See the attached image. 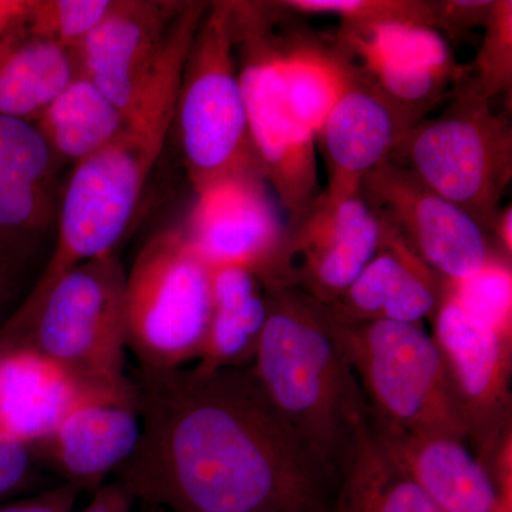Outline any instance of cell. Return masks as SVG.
Instances as JSON below:
<instances>
[{
    "label": "cell",
    "mask_w": 512,
    "mask_h": 512,
    "mask_svg": "<svg viewBox=\"0 0 512 512\" xmlns=\"http://www.w3.org/2000/svg\"><path fill=\"white\" fill-rule=\"evenodd\" d=\"M140 443L116 471L167 512H329L335 477L276 412L252 367L138 370Z\"/></svg>",
    "instance_id": "obj_1"
},
{
    "label": "cell",
    "mask_w": 512,
    "mask_h": 512,
    "mask_svg": "<svg viewBox=\"0 0 512 512\" xmlns=\"http://www.w3.org/2000/svg\"><path fill=\"white\" fill-rule=\"evenodd\" d=\"M265 291L268 319L252 372L276 412L336 477L365 396L328 306L292 288Z\"/></svg>",
    "instance_id": "obj_2"
},
{
    "label": "cell",
    "mask_w": 512,
    "mask_h": 512,
    "mask_svg": "<svg viewBox=\"0 0 512 512\" xmlns=\"http://www.w3.org/2000/svg\"><path fill=\"white\" fill-rule=\"evenodd\" d=\"M171 128L168 119L134 121L106 147L74 165L57 207L55 251L19 309L36 306L77 265L116 254Z\"/></svg>",
    "instance_id": "obj_3"
},
{
    "label": "cell",
    "mask_w": 512,
    "mask_h": 512,
    "mask_svg": "<svg viewBox=\"0 0 512 512\" xmlns=\"http://www.w3.org/2000/svg\"><path fill=\"white\" fill-rule=\"evenodd\" d=\"M126 275L116 254L77 265L32 309H18L0 329V339L25 343L82 386L121 379L126 376Z\"/></svg>",
    "instance_id": "obj_4"
},
{
    "label": "cell",
    "mask_w": 512,
    "mask_h": 512,
    "mask_svg": "<svg viewBox=\"0 0 512 512\" xmlns=\"http://www.w3.org/2000/svg\"><path fill=\"white\" fill-rule=\"evenodd\" d=\"M212 313V269L181 227L153 235L126 275L127 349L140 369L200 359Z\"/></svg>",
    "instance_id": "obj_5"
},
{
    "label": "cell",
    "mask_w": 512,
    "mask_h": 512,
    "mask_svg": "<svg viewBox=\"0 0 512 512\" xmlns=\"http://www.w3.org/2000/svg\"><path fill=\"white\" fill-rule=\"evenodd\" d=\"M174 121L194 191L258 168L239 82L232 2L208 5L185 62Z\"/></svg>",
    "instance_id": "obj_6"
},
{
    "label": "cell",
    "mask_w": 512,
    "mask_h": 512,
    "mask_svg": "<svg viewBox=\"0 0 512 512\" xmlns=\"http://www.w3.org/2000/svg\"><path fill=\"white\" fill-rule=\"evenodd\" d=\"M335 322L373 419L407 433L467 441L439 349L423 326Z\"/></svg>",
    "instance_id": "obj_7"
},
{
    "label": "cell",
    "mask_w": 512,
    "mask_h": 512,
    "mask_svg": "<svg viewBox=\"0 0 512 512\" xmlns=\"http://www.w3.org/2000/svg\"><path fill=\"white\" fill-rule=\"evenodd\" d=\"M410 171L484 229L497 227L512 178V131L474 84L463 87L437 119L404 134Z\"/></svg>",
    "instance_id": "obj_8"
},
{
    "label": "cell",
    "mask_w": 512,
    "mask_h": 512,
    "mask_svg": "<svg viewBox=\"0 0 512 512\" xmlns=\"http://www.w3.org/2000/svg\"><path fill=\"white\" fill-rule=\"evenodd\" d=\"M232 18L256 165L292 221L302 220L318 192L316 137L289 109L279 66L281 46L272 35L265 6L232 2Z\"/></svg>",
    "instance_id": "obj_9"
},
{
    "label": "cell",
    "mask_w": 512,
    "mask_h": 512,
    "mask_svg": "<svg viewBox=\"0 0 512 512\" xmlns=\"http://www.w3.org/2000/svg\"><path fill=\"white\" fill-rule=\"evenodd\" d=\"M433 338L451 393L476 457L490 470L491 461L511 440L512 332L495 329L471 315L444 286L431 316Z\"/></svg>",
    "instance_id": "obj_10"
},
{
    "label": "cell",
    "mask_w": 512,
    "mask_h": 512,
    "mask_svg": "<svg viewBox=\"0 0 512 512\" xmlns=\"http://www.w3.org/2000/svg\"><path fill=\"white\" fill-rule=\"evenodd\" d=\"M360 195L427 268L448 282L473 278L494 261L484 228L431 191L393 158L363 178Z\"/></svg>",
    "instance_id": "obj_11"
},
{
    "label": "cell",
    "mask_w": 512,
    "mask_h": 512,
    "mask_svg": "<svg viewBox=\"0 0 512 512\" xmlns=\"http://www.w3.org/2000/svg\"><path fill=\"white\" fill-rule=\"evenodd\" d=\"M301 221L262 284L330 306L383 248L389 229L360 194L335 205L316 201Z\"/></svg>",
    "instance_id": "obj_12"
},
{
    "label": "cell",
    "mask_w": 512,
    "mask_h": 512,
    "mask_svg": "<svg viewBox=\"0 0 512 512\" xmlns=\"http://www.w3.org/2000/svg\"><path fill=\"white\" fill-rule=\"evenodd\" d=\"M195 194L181 227L195 252L211 269L244 268L265 281L288 237L258 168L225 175Z\"/></svg>",
    "instance_id": "obj_13"
},
{
    "label": "cell",
    "mask_w": 512,
    "mask_h": 512,
    "mask_svg": "<svg viewBox=\"0 0 512 512\" xmlns=\"http://www.w3.org/2000/svg\"><path fill=\"white\" fill-rule=\"evenodd\" d=\"M141 431L137 384L123 376L84 386L56 430L33 451L43 470L63 483L96 491L133 456Z\"/></svg>",
    "instance_id": "obj_14"
},
{
    "label": "cell",
    "mask_w": 512,
    "mask_h": 512,
    "mask_svg": "<svg viewBox=\"0 0 512 512\" xmlns=\"http://www.w3.org/2000/svg\"><path fill=\"white\" fill-rule=\"evenodd\" d=\"M184 3L113 0L103 20L77 47L80 73L123 113H136L170 47Z\"/></svg>",
    "instance_id": "obj_15"
},
{
    "label": "cell",
    "mask_w": 512,
    "mask_h": 512,
    "mask_svg": "<svg viewBox=\"0 0 512 512\" xmlns=\"http://www.w3.org/2000/svg\"><path fill=\"white\" fill-rule=\"evenodd\" d=\"M59 165L33 121L0 116V254L19 271L56 222Z\"/></svg>",
    "instance_id": "obj_16"
},
{
    "label": "cell",
    "mask_w": 512,
    "mask_h": 512,
    "mask_svg": "<svg viewBox=\"0 0 512 512\" xmlns=\"http://www.w3.org/2000/svg\"><path fill=\"white\" fill-rule=\"evenodd\" d=\"M406 133L402 113L353 76L316 138L328 170V190L320 200L335 205L360 194L363 178L392 158Z\"/></svg>",
    "instance_id": "obj_17"
},
{
    "label": "cell",
    "mask_w": 512,
    "mask_h": 512,
    "mask_svg": "<svg viewBox=\"0 0 512 512\" xmlns=\"http://www.w3.org/2000/svg\"><path fill=\"white\" fill-rule=\"evenodd\" d=\"M343 40L375 77L376 89L400 113L426 106L458 76L446 40L427 26L384 23L343 30Z\"/></svg>",
    "instance_id": "obj_18"
},
{
    "label": "cell",
    "mask_w": 512,
    "mask_h": 512,
    "mask_svg": "<svg viewBox=\"0 0 512 512\" xmlns=\"http://www.w3.org/2000/svg\"><path fill=\"white\" fill-rule=\"evenodd\" d=\"M370 416V413H369ZM380 439L441 512H512L491 471L466 440L414 434L373 419Z\"/></svg>",
    "instance_id": "obj_19"
},
{
    "label": "cell",
    "mask_w": 512,
    "mask_h": 512,
    "mask_svg": "<svg viewBox=\"0 0 512 512\" xmlns=\"http://www.w3.org/2000/svg\"><path fill=\"white\" fill-rule=\"evenodd\" d=\"M383 248L332 305L342 323L376 320L421 325L439 308L446 281L427 268L406 242L387 227Z\"/></svg>",
    "instance_id": "obj_20"
},
{
    "label": "cell",
    "mask_w": 512,
    "mask_h": 512,
    "mask_svg": "<svg viewBox=\"0 0 512 512\" xmlns=\"http://www.w3.org/2000/svg\"><path fill=\"white\" fill-rule=\"evenodd\" d=\"M83 387L25 343L0 339V433L33 450L56 430Z\"/></svg>",
    "instance_id": "obj_21"
},
{
    "label": "cell",
    "mask_w": 512,
    "mask_h": 512,
    "mask_svg": "<svg viewBox=\"0 0 512 512\" xmlns=\"http://www.w3.org/2000/svg\"><path fill=\"white\" fill-rule=\"evenodd\" d=\"M338 477L329 512H441L380 439L367 403L353 417Z\"/></svg>",
    "instance_id": "obj_22"
},
{
    "label": "cell",
    "mask_w": 512,
    "mask_h": 512,
    "mask_svg": "<svg viewBox=\"0 0 512 512\" xmlns=\"http://www.w3.org/2000/svg\"><path fill=\"white\" fill-rule=\"evenodd\" d=\"M261 279L244 268L212 269V313L198 369H242L254 365L268 319Z\"/></svg>",
    "instance_id": "obj_23"
},
{
    "label": "cell",
    "mask_w": 512,
    "mask_h": 512,
    "mask_svg": "<svg viewBox=\"0 0 512 512\" xmlns=\"http://www.w3.org/2000/svg\"><path fill=\"white\" fill-rule=\"evenodd\" d=\"M80 73L76 50L16 30L0 39V116L35 121Z\"/></svg>",
    "instance_id": "obj_24"
},
{
    "label": "cell",
    "mask_w": 512,
    "mask_h": 512,
    "mask_svg": "<svg viewBox=\"0 0 512 512\" xmlns=\"http://www.w3.org/2000/svg\"><path fill=\"white\" fill-rule=\"evenodd\" d=\"M59 163L76 165L111 143L127 126L123 113L79 73L33 121Z\"/></svg>",
    "instance_id": "obj_25"
},
{
    "label": "cell",
    "mask_w": 512,
    "mask_h": 512,
    "mask_svg": "<svg viewBox=\"0 0 512 512\" xmlns=\"http://www.w3.org/2000/svg\"><path fill=\"white\" fill-rule=\"evenodd\" d=\"M279 66L289 109L318 138L353 74L336 57L313 46L281 47Z\"/></svg>",
    "instance_id": "obj_26"
},
{
    "label": "cell",
    "mask_w": 512,
    "mask_h": 512,
    "mask_svg": "<svg viewBox=\"0 0 512 512\" xmlns=\"http://www.w3.org/2000/svg\"><path fill=\"white\" fill-rule=\"evenodd\" d=\"M281 8L328 13L342 19L343 30H360L384 23H409L443 29L440 2L414 0H288Z\"/></svg>",
    "instance_id": "obj_27"
},
{
    "label": "cell",
    "mask_w": 512,
    "mask_h": 512,
    "mask_svg": "<svg viewBox=\"0 0 512 512\" xmlns=\"http://www.w3.org/2000/svg\"><path fill=\"white\" fill-rule=\"evenodd\" d=\"M113 0H32L25 29L64 49L76 50L109 12Z\"/></svg>",
    "instance_id": "obj_28"
},
{
    "label": "cell",
    "mask_w": 512,
    "mask_h": 512,
    "mask_svg": "<svg viewBox=\"0 0 512 512\" xmlns=\"http://www.w3.org/2000/svg\"><path fill=\"white\" fill-rule=\"evenodd\" d=\"M446 285L471 315L495 329L512 332V275L507 259L495 258L473 278L446 281Z\"/></svg>",
    "instance_id": "obj_29"
},
{
    "label": "cell",
    "mask_w": 512,
    "mask_h": 512,
    "mask_svg": "<svg viewBox=\"0 0 512 512\" xmlns=\"http://www.w3.org/2000/svg\"><path fill=\"white\" fill-rule=\"evenodd\" d=\"M484 26L487 30L474 62L477 77L473 84L485 99L491 100L498 94L511 90L512 2H494L490 18Z\"/></svg>",
    "instance_id": "obj_30"
},
{
    "label": "cell",
    "mask_w": 512,
    "mask_h": 512,
    "mask_svg": "<svg viewBox=\"0 0 512 512\" xmlns=\"http://www.w3.org/2000/svg\"><path fill=\"white\" fill-rule=\"evenodd\" d=\"M42 470L32 447L0 433V504L39 487Z\"/></svg>",
    "instance_id": "obj_31"
},
{
    "label": "cell",
    "mask_w": 512,
    "mask_h": 512,
    "mask_svg": "<svg viewBox=\"0 0 512 512\" xmlns=\"http://www.w3.org/2000/svg\"><path fill=\"white\" fill-rule=\"evenodd\" d=\"M80 493L74 485L62 483L33 497L0 504V512H74Z\"/></svg>",
    "instance_id": "obj_32"
},
{
    "label": "cell",
    "mask_w": 512,
    "mask_h": 512,
    "mask_svg": "<svg viewBox=\"0 0 512 512\" xmlns=\"http://www.w3.org/2000/svg\"><path fill=\"white\" fill-rule=\"evenodd\" d=\"M134 500L130 491L123 484L116 483L101 485L94 491L90 504L82 512H131Z\"/></svg>",
    "instance_id": "obj_33"
},
{
    "label": "cell",
    "mask_w": 512,
    "mask_h": 512,
    "mask_svg": "<svg viewBox=\"0 0 512 512\" xmlns=\"http://www.w3.org/2000/svg\"><path fill=\"white\" fill-rule=\"evenodd\" d=\"M30 2H0V39L25 28Z\"/></svg>",
    "instance_id": "obj_34"
},
{
    "label": "cell",
    "mask_w": 512,
    "mask_h": 512,
    "mask_svg": "<svg viewBox=\"0 0 512 512\" xmlns=\"http://www.w3.org/2000/svg\"><path fill=\"white\" fill-rule=\"evenodd\" d=\"M19 272V269L5 255L0 254V309L8 301L13 288V281H15Z\"/></svg>",
    "instance_id": "obj_35"
},
{
    "label": "cell",
    "mask_w": 512,
    "mask_h": 512,
    "mask_svg": "<svg viewBox=\"0 0 512 512\" xmlns=\"http://www.w3.org/2000/svg\"><path fill=\"white\" fill-rule=\"evenodd\" d=\"M495 231L500 235V242L504 248L505 258L510 259L512 254V207L511 204L498 217L497 227Z\"/></svg>",
    "instance_id": "obj_36"
},
{
    "label": "cell",
    "mask_w": 512,
    "mask_h": 512,
    "mask_svg": "<svg viewBox=\"0 0 512 512\" xmlns=\"http://www.w3.org/2000/svg\"><path fill=\"white\" fill-rule=\"evenodd\" d=\"M143 512H167L163 508L156 507V505L143 504Z\"/></svg>",
    "instance_id": "obj_37"
}]
</instances>
